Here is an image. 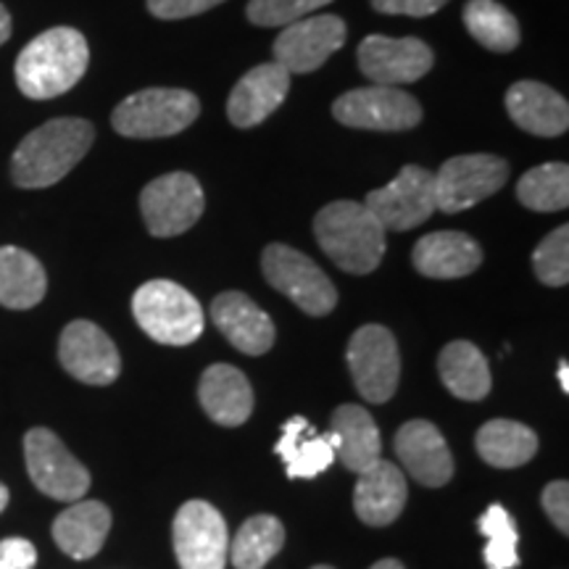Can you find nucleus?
<instances>
[{"mask_svg":"<svg viewBox=\"0 0 569 569\" xmlns=\"http://www.w3.org/2000/svg\"><path fill=\"white\" fill-rule=\"evenodd\" d=\"M267 282L288 296L309 317H327L338 306V290L309 256L296 248L272 243L261 253Z\"/></svg>","mask_w":569,"mask_h":569,"instance_id":"obj_6","label":"nucleus"},{"mask_svg":"<svg viewBox=\"0 0 569 569\" xmlns=\"http://www.w3.org/2000/svg\"><path fill=\"white\" fill-rule=\"evenodd\" d=\"M517 198L530 211H565L569 206V167L549 161L528 169L517 182Z\"/></svg>","mask_w":569,"mask_h":569,"instance_id":"obj_32","label":"nucleus"},{"mask_svg":"<svg viewBox=\"0 0 569 569\" xmlns=\"http://www.w3.org/2000/svg\"><path fill=\"white\" fill-rule=\"evenodd\" d=\"M290 92V71L277 61H267L246 71L230 92L227 117L238 130L264 124L280 109Z\"/></svg>","mask_w":569,"mask_h":569,"instance_id":"obj_17","label":"nucleus"},{"mask_svg":"<svg viewBox=\"0 0 569 569\" xmlns=\"http://www.w3.org/2000/svg\"><path fill=\"white\" fill-rule=\"evenodd\" d=\"M332 117L353 130L407 132L422 122V106L415 96L398 88L369 84L343 92L332 103Z\"/></svg>","mask_w":569,"mask_h":569,"instance_id":"obj_8","label":"nucleus"},{"mask_svg":"<svg viewBox=\"0 0 569 569\" xmlns=\"http://www.w3.org/2000/svg\"><path fill=\"white\" fill-rule=\"evenodd\" d=\"M448 0H372V9L388 17H411V19H425L438 13Z\"/></svg>","mask_w":569,"mask_h":569,"instance_id":"obj_38","label":"nucleus"},{"mask_svg":"<svg viewBox=\"0 0 569 569\" xmlns=\"http://www.w3.org/2000/svg\"><path fill=\"white\" fill-rule=\"evenodd\" d=\"M346 21L336 13L303 17L282 27L280 38L272 46L274 61L282 63L290 74H309L325 67L327 59L346 46Z\"/></svg>","mask_w":569,"mask_h":569,"instance_id":"obj_14","label":"nucleus"},{"mask_svg":"<svg viewBox=\"0 0 569 569\" xmlns=\"http://www.w3.org/2000/svg\"><path fill=\"white\" fill-rule=\"evenodd\" d=\"M509 161L493 153L453 156L432 174L436 203L443 213H461L496 196L509 180Z\"/></svg>","mask_w":569,"mask_h":569,"instance_id":"obj_7","label":"nucleus"},{"mask_svg":"<svg viewBox=\"0 0 569 569\" xmlns=\"http://www.w3.org/2000/svg\"><path fill=\"white\" fill-rule=\"evenodd\" d=\"M198 398L211 422L222 427L243 425L253 411V388L232 365H213L203 372Z\"/></svg>","mask_w":569,"mask_h":569,"instance_id":"obj_24","label":"nucleus"},{"mask_svg":"<svg viewBox=\"0 0 569 569\" xmlns=\"http://www.w3.org/2000/svg\"><path fill=\"white\" fill-rule=\"evenodd\" d=\"M372 569H403V565L398 559H382V561H377Z\"/></svg>","mask_w":569,"mask_h":569,"instance_id":"obj_42","label":"nucleus"},{"mask_svg":"<svg viewBox=\"0 0 569 569\" xmlns=\"http://www.w3.org/2000/svg\"><path fill=\"white\" fill-rule=\"evenodd\" d=\"M365 206L375 213V219L386 232L415 230V227L425 224L438 211L436 180H432V172H427L425 167L407 163L386 188L372 190Z\"/></svg>","mask_w":569,"mask_h":569,"instance_id":"obj_10","label":"nucleus"},{"mask_svg":"<svg viewBox=\"0 0 569 569\" xmlns=\"http://www.w3.org/2000/svg\"><path fill=\"white\" fill-rule=\"evenodd\" d=\"M536 277L549 288H565L569 282V227L561 224L540 240L532 251Z\"/></svg>","mask_w":569,"mask_h":569,"instance_id":"obj_34","label":"nucleus"},{"mask_svg":"<svg viewBox=\"0 0 569 569\" xmlns=\"http://www.w3.org/2000/svg\"><path fill=\"white\" fill-rule=\"evenodd\" d=\"M38 549L27 538L0 540V569H32Z\"/></svg>","mask_w":569,"mask_h":569,"instance_id":"obj_39","label":"nucleus"},{"mask_svg":"<svg viewBox=\"0 0 569 569\" xmlns=\"http://www.w3.org/2000/svg\"><path fill=\"white\" fill-rule=\"evenodd\" d=\"M59 359L74 380L88 382V386H111L122 372V359L113 340L88 319H77L63 327Z\"/></svg>","mask_w":569,"mask_h":569,"instance_id":"obj_16","label":"nucleus"},{"mask_svg":"<svg viewBox=\"0 0 569 569\" xmlns=\"http://www.w3.org/2000/svg\"><path fill=\"white\" fill-rule=\"evenodd\" d=\"M415 269L430 280H459L482 264V248L459 230H440L419 238L411 251Z\"/></svg>","mask_w":569,"mask_h":569,"instance_id":"obj_22","label":"nucleus"},{"mask_svg":"<svg viewBox=\"0 0 569 569\" xmlns=\"http://www.w3.org/2000/svg\"><path fill=\"white\" fill-rule=\"evenodd\" d=\"M330 3L332 0H251L246 13L256 27H288Z\"/></svg>","mask_w":569,"mask_h":569,"instance_id":"obj_35","label":"nucleus"},{"mask_svg":"<svg viewBox=\"0 0 569 569\" xmlns=\"http://www.w3.org/2000/svg\"><path fill=\"white\" fill-rule=\"evenodd\" d=\"M48 274L46 267L30 251L17 246L0 248V306L24 311L46 298Z\"/></svg>","mask_w":569,"mask_h":569,"instance_id":"obj_27","label":"nucleus"},{"mask_svg":"<svg viewBox=\"0 0 569 569\" xmlns=\"http://www.w3.org/2000/svg\"><path fill=\"white\" fill-rule=\"evenodd\" d=\"M436 63L432 48L419 38L369 34L359 46V69L369 82L398 88L422 80Z\"/></svg>","mask_w":569,"mask_h":569,"instance_id":"obj_15","label":"nucleus"},{"mask_svg":"<svg viewBox=\"0 0 569 569\" xmlns=\"http://www.w3.org/2000/svg\"><path fill=\"white\" fill-rule=\"evenodd\" d=\"M211 322L230 343L248 356H264L274 346L272 317L246 293L227 290L211 303Z\"/></svg>","mask_w":569,"mask_h":569,"instance_id":"obj_19","label":"nucleus"},{"mask_svg":"<svg viewBox=\"0 0 569 569\" xmlns=\"http://www.w3.org/2000/svg\"><path fill=\"white\" fill-rule=\"evenodd\" d=\"M11 38V13L6 11V6L0 3V46Z\"/></svg>","mask_w":569,"mask_h":569,"instance_id":"obj_40","label":"nucleus"},{"mask_svg":"<svg viewBox=\"0 0 569 569\" xmlns=\"http://www.w3.org/2000/svg\"><path fill=\"white\" fill-rule=\"evenodd\" d=\"M311 569H336V567H330V565H317V567H311Z\"/></svg>","mask_w":569,"mask_h":569,"instance_id":"obj_44","label":"nucleus"},{"mask_svg":"<svg viewBox=\"0 0 569 569\" xmlns=\"http://www.w3.org/2000/svg\"><path fill=\"white\" fill-rule=\"evenodd\" d=\"M284 546V528L272 515L251 517L230 543L234 569H264Z\"/></svg>","mask_w":569,"mask_h":569,"instance_id":"obj_31","label":"nucleus"},{"mask_svg":"<svg viewBox=\"0 0 569 569\" xmlns=\"http://www.w3.org/2000/svg\"><path fill=\"white\" fill-rule=\"evenodd\" d=\"M353 386L369 403L393 398L401 377V356L393 332L382 325H365L353 332L346 351Z\"/></svg>","mask_w":569,"mask_h":569,"instance_id":"obj_9","label":"nucleus"},{"mask_svg":"<svg viewBox=\"0 0 569 569\" xmlns=\"http://www.w3.org/2000/svg\"><path fill=\"white\" fill-rule=\"evenodd\" d=\"M222 3L224 0H148V11H151L156 19L177 21L198 17V13L217 9V6Z\"/></svg>","mask_w":569,"mask_h":569,"instance_id":"obj_36","label":"nucleus"},{"mask_svg":"<svg viewBox=\"0 0 569 569\" xmlns=\"http://www.w3.org/2000/svg\"><path fill=\"white\" fill-rule=\"evenodd\" d=\"M111 530V511L101 501H77L53 522V540L71 559H90L103 549Z\"/></svg>","mask_w":569,"mask_h":569,"instance_id":"obj_25","label":"nucleus"},{"mask_svg":"<svg viewBox=\"0 0 569 569\" xmlns=\"http://www.w3.org/2000/svg\"><path fill=\"white\" fill-rule=\"evenodd\" d=\"M134 322L161 346H190L203 336L201 303L172 280H151L132 296Z\"/></svg>","mask_w":569,"mask_h":569,"instance_id":"obj_4","label":"nucleus"},{"mask_svg":"<svg viewBox=\"0 0 569 569\" xmlns=\"http://www.w3.org/2000/svg\"><path fill=\"white\" fill-rule=\"evenodd\" d=\"M203 188L190 172H169L148 182L140 193V211L153 238H174L201 219Z\"/></svg>","mask_w":569,"mask_h":569,"instance_id":"obj_11","label":"nucleus"},{"mask_svg":"<svg viewBox=\"0 0 569 569\" xmlns=\"http://www.w3.org/2000/svg\"><path fill=\"white\" fill-rule=\"evenodd\" d=\"M461 17L467 32L493 53H511L522 40L517 17L496 0H469Z\"/></svg>","mask_w":569,"mask_h":569,"instance_id":"obj_30","label":"nucleus"},{"mask_svg":"<svg viewBox=\"0 0 569 569\" xmlns=\"http://www.w3.org/2000/svg\"><path fill=\"white\" fill-rule=\"evenodd\" d=\"M480 459L490 467L515 469L528 465L538 453V436L528 425L515 422V419H490L480 427L478 440Z\"/></svg>","mask_w":569,"mask_h":569,"instance_id":"obj_29","label":"nucleus"},{"mask_svg":"<svg viewBox=\"0 0 569 569\" xmlns=\"http://www.w3.org/2000/svg\"><path fill=\"white\" fill-rule=\"evenodd\" d=\"M327 438H330L332 451L343 461L348 472L361 475L382 459V438L377 422L369 417L367 409L356 407V403L336 409Z\"/></svg>","mask_w":569,"mask_h":569,"instance_id":"obj_23","label":"nucleus"},{"mask_svg":"<svg viewBox=\"0 0 569 569\" xmlns=\"http://www.w3.org/2000/svg\"><path fill=\"white\" fill-rule=\"evenodd\" d=\"M438 372L443 386L461 401H482L490 393V367L469 340H453L440 351Z\"/></svg>","mask_w":569,"mask_h":569,"instance_id":"obj_28","label":"nucleus"},{"mask_svg":"<svg viewBox=\"0 0 569 569\" xmlns=\"http://www.w3.org/2000/svg\"><path fill=\"white\" fill-rule=\"evenodd\" d=\"M6 507H9V488H6L3 482H0V511H3Z\"/></svg>","mask_w":569,"mask_h":569,"instance_id":"obj_43","label":"nucleus"},{"mask_svg":"<svg viewBox=\"0 0 569 569\" xmlns=\"http://www.w3.org/2000/svg\"><path fill=\"white\" fill-rule=\"evenodd\" d=\"M396 457L411 478L427 488H443L453 478V457L446 438L427 419H411L398 430Z\"/></svg>","mask_w":569,"mask_h":569,"instance_id":"obj_18","label":"nucleus"},{"mask_svg":"<svg viewBox=\"0 0 569 569\" xmlns=\"http://www.w3.org/2000/svg\"><path fill=\"white\" fill-rule=\"evenodd\" d=\"M90 63L88 40L74 27H53L38 34L19 53L17 74L19 90L32 101H51L69 92L82 80Z\"/></svg>","mask_w":569,"mask_h":569,"instance_id":"obj_2","label":"nucleus"},{"mask_svg":"<svg viewBox=\"0 0 569 569\" xmlns=\"http://www.w3.org/2000/svg\"><path fill=\"white\" fill-rule=\"evenodd\" d=\"M478 528L486 536V565L488 569L519 567V532L515 519L501 503H490L486 515L478 519Z\"/></svg>","mask_w":569,"mask_h":569,"instance_id":"obj_33","label":"nucleus"},{"mask_svg":"<svg viewBox=\"0 0 569 569\" xmlns=\"http://www.w3.org/2000/svg\"><path fill=\"white\" fill-rule=\"evenodd\" d=\"M507 111L519 130L536 138H559L569 130V103L549 84L519 80L507 92Z\"/></svg>","mask_w":569,"mask_h":569,"instance_id":"obj_20","label":"nucleus"},{"mask_svg":"<svg viewBox=\"0 0 569 569\" xmlns=\"http://www.w3.org/2000/svg\"><path fill=\"white\" fill-rule=\"evenodd\" d=\"M172 540L180 569H224L230 536H227L224 517L211 503L188 501L180 507Z\"/></svg>","mask_w":569,"mask_h":569,"instance_id":"obj_13","label":"nucleus"},{"mask_svg":"<svg viewBox=\"0 0 569 569\" xmlns=\"http://www.w3.org/2000/svg\"><path fill=\"white\" fill-rule=\"evenodd\" d=\"M407 478L390 461H377L367 472L359 475L353 490V509L356 517L369 528H386L401 517L407 507Z\"/></svg>","mask_w":569,"mask_h":569,"instance_id":"obj_21","label":"nucleus"},{"mask_svg":"<svg viewBox=\"0 0 569 569\" xmlns=\"http://www.w3.org/2000/svg\"><path fill=\"white\" fill-rule=\"evenodd\" d=\"M96 130L88 119H51L32 130L11 156V180L17 188L40 190L63 180L88 156Z\"/></svg>","mask_w":569,"mask_h":569,"instance_id":"obj_1","label":"nucleus"},{"mask_svg":"<svg viewBox=\"0 0 569 569\" xmlns=\"http://www.w3.org/2000/svg\"><path fill=\"white\" fill-rule=\"evenodd\" d=\"M201 117L196 92L182 88H148L127 96L111 113L113 130L124 138H172Z\"/></svg>","mask_w":569,"mask_h":569,"instance_id":"obj_5","label":"nucleus"},{"mask_svg":"<svg viewBox=\"0 0 569 569\" xmlns=\"http://www.w3.org/2000/svg\"><path fill=\"white\" fill-rule=\"evenodd\" d=\"M543 509L551 519L553 528H559L561 536L569 532V486L567 480H553L543 490Z\"/></svg>","mask_w":569,"mask_h":569,"instance_id":"obj_37","label":"nucleus"},{"mask_svg":"<svg viewBox=\"0 0 569 569\" xmlns=\"http://www.w3.org/2000/svg\"><path fill=\"white\" fill-rule=\"evenodd\" d=\"M27 472L38 490L56 501H80L90 488V472L67 451L61 438L46 427H34L24 436Z\"/></svg>","mask_w":569,"mask_h":569,"instance_id":"obj_12","label":"nucleus"},{"mask_svg":"<svg viewBox=\"0 0 569 569\" xmlns=\"http://www.w3.org/2000/svg\"><path fill=\"white\" fill-rule=\"evenodd\" d=\"M274 453L284 461L288 478L293 480L319 478L336 461L330 438L317 436L309 419L298 415L282 425V436L277 440Z\"/></svg>","mask_w":569,"mask_h":569,"instance_id":"obj_26","label":"nucleus"},{"mask_svg":"<svg viewBox=\"0 0 569 569\" xmlns=\"http://www.w3.org/2000/svg\"><path fill=\"white\" fill-rule=\"evenodd\" d=\"M557 377H559L561 390H565V393H569V361H567V359L559 361V372H557Z\"/></svg>","mask_w":569,"mask_h":569,"instance_id":"obj_41","label":"nucleus"},{"mask_svg":"<svg viewBox=\"0 0 569 569\" xmlns=\"http://www.w3.org/2000/svg\"><path fill=\"white\" fill-rule=\"evenodd\" d=\"M322 251L348 274H369L386 256V230L365 203L332 201L315 217Z\"/></svg>","mask_w":569,"mask_h":569,"instance_id":"obj_3","label":"nucleus"}]
</instances>
